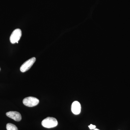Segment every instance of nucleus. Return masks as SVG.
Listing matches in <instances>:
<instances>
[{
    "label": "nucleus",
    "instance_id": "obj_1",
    "mask_svg": "<svg viewBox=\"0 0 130 130\" xmlns=\"http://www.w3.org/2000/svg\"><path fill=\"white\" fill-rule=\"evenodd\" d=\"M58 124L57 120L53 117H47L44 119L42 122V125L43 127L47 128L56 127Z\"/></svg>",
    "mask_w": 130,
    "mask_h": 130
},
{
    "label": "nucleus",
    "instance_id": "obj_2",
    "mask_svg": "<svg viewBox=\"0 0 130 130\" xmlns=\"http://www.w3.org/2000/svg\"><path fill=\"white\" fill-rule=\"evenodd\" d=\"M39 100L36 98L29 96L25 98L23 100V103L26 106L32 107L38 105Z\"/></svg>",
    "mask_w": 130,
    "mask_h": 130
},
{
    "label": "nucleus",
    "instance_id": "obj_3",
    "mask_svg": "<svg viewBox=\"0 0 130 130\" xmlns=\"http://www.w3.org/2000/svg\"><path fill=\"white\" fill-rule=\"evenodd\" d=\"M22 35V31L20 29H16L14 30L11 35L10 37V41L12 44L17 43L21 38Z\"/></svg>",
    "mask_w": 130,
    "mask_h": 130
},
{
    "label": "nucleus",
    "instance_id": "obj_4",
    "mask_svg": "<svg viewBox=\"0 0 130 130\" xmlns=\"http://www.w3.org/2000/svg\"><path fill=\"white\" fill-rule=\"evenodd\" d=\"M36 61V58L33 57L26 61L22 64L20 68V70L22 72L27 71L32 66Z\"/></svg>",
    "mask_w": 130,
    "mask_h": 130
},
{
    "label": "nucleus",
    "instance_id": "obj_5",
    "mask_svg": "<svg viewBox=\"0 0 130 130\" xmlns=\"http://www.w3.org/2000/svg\"><path fill=\"white\" fill-rule=\"evenodd\" d=\"M6 115L8 117L16 121H21V115L18 112L9 111L7 112Z\"/></svg>",
    "mask_w": 130,
    "mask_h": 130
},
{
    "label": "nucleus",
    "instance_id": "obj_6",
    "mask_svg": "<svg viewBox=\"0 0 130 130\" xmlns=\"http://www.w3.org/2000/svg\"><path fill=\"white\" fill-rule=\"evenodd\" d=\"M72 111L75 115H78L80 113L81 111V106L80 103L77 101L73 103L71 107Z\"/></svg>",
    "mask_w": 130,
    "mask_h": 130
},
{
    "label": "nucleus",
    "instance_id": "obj_7",
    "mask_svg": "<svg viewBox=\"0 0 130 130\" xmlns=\"http://www.w3.org/2000/svg\"><path fill=\"white\" fill-rule=\"evenodd\" d=\"M6 129L7 130H18L16 126L11 123H8L7 124Z\"/></svg>",
    "mask_w": 130,
    "mask_h": 130
},
{
    "label": "nucleus",
    "instance_id": "obj_8",
    "mask_svg": "<svg viewBox=\"0 0 130 130\" xmlns=\"http://www.w3.org/2000/svg\"><path fill=\"white\" fill-rule=\"evenodd\" d=\"M89 127L91 130L94 129H95L96 126L93 125L91 124L89 126Z\"/></svg>",
    "mask_w": 130,
    "mask_h": 130
},
{
    "label": "nucleus",
    "instance_id": "obj_9",
    "mask_svg": "<svg viewBox=\"0 0 130 130\" xmlns=\"http://www.w3.org/2000/svg\"><path fill=\"white\" fill-rule=\"evenodd\" d=\"M93 130H99V129H94Z\"/></svg>",
    "mask_w": 130,
    "mask_h": 130
},
{
    "label": "nucleus",
    "instance_id": "obj_10",
    "mask_svg": "<svg viewBox=\"0 0 130 130\" xmlns=\"http://www.w3.org/2000/svg\"><path fill=\"white\" fill-rule=\"evenodd\" d=\"M0 70H1V68H0Z\"/></svg>",
    "mask_w": 130,
    "mask_h": 130
}]
</instances>
